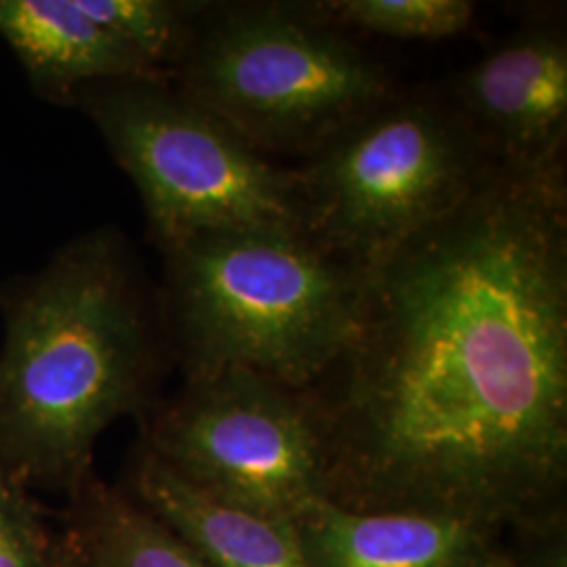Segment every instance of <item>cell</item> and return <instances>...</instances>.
Segmentation results:
<instances>
[{
	"mask_svg": "<svg viewBox=\"0 0 567 567\" xmlns=\"http://www.w3.org/2000/svg\"><path fill=\"white\" fill-rule=\"evenodd\" d=\"M564 166L492 164L365 269L355 332L305 395L328 501L487 526L543 522L567 482Z\"/></svg>",
	"mask_w": 567,
	"mask_h": 567,
	"instance_id": "cell-1",
	"label": "cell"
},
{
	"mask_svg": "<svg viewBox=\"0 0 567 567\" xmlns=\"http://www.w3.org/2000/svg\"><path fill=\"white\" fill-rule=\"evenodd\" d=\"M0 468L79 486L103 431L147 402L168 344L158 295L103 225L0 282Z\"/></svg>",
	"mask_w": 567,
	"mask_h": 567,
	"instance_id": "cell-2",
	"label": "cell"
},
{
	"mask_svg": "<svg viewBox=\"0 0 567 567\" xmlns=\"http://www.w3.org/2000/svg\"><path fill=\"white\" fill-rule=\"evenodd\" d=\"M163 257L161 313L187 379L244 368L305 391L355 332L365 269L305 229L208 231Z\"/></svg>",
	"mask_w": 567,
	"mask_h": 567,
	"instance_id": "cell-3",
	"label": "cell"
},
{
	"mask_svg": "<svg viewBox=\"0 0 567 567\" xmlns=\"http://www.w3.org/2000/svg\"><path fill=\"white\" fill-rule=\"evenodd\" d=\"M171 84L265 156L309 154L391 97L385 68L309 4H206Z\"/></svg>",
	"mask_w": 567,
	"mask_h": 567,
	"instance_id": "cell-4",
	"label": "cell"
},
{
	"mask_svg": "<svg viewBox=\"0 0 567 567\" xmlns=\"http://www.w3.org/2000/svg\"><path fill=\"white\" fill-rule=\"evenodd\" d=\"M72 107L137 187L161 252L208 231H307L297 168L271 163L171 82L86 84Z\"/></svg>",
	"mask_w": 567,
	"mask_h": 567,
	"instance_id": "cell-5",
	"label": "cell"
},
{
	"mask_svg": "<svg viewBox=\"0 0 567 567\" xmlns=\"http://www.w3.org/2000/svg\"><path fill=\"white\" fill-rule=\"evenodd\" d=\"M492 161L454 107L391 95L297 168L307 231L368 269L463 203Z\"/></svg>",
	"mask_w": 567,
	"mask_h": 567,
	"instance_id": "cell-6",
	"label": "cell"
},
{
	"mask_svg": "<svg viewBox=\"0 0 567 567\" xmlns=\"http://www.w3.org/2000/svg\"><path fill=\"white\" fill-rule=\"evenodd\" d=\"M147 450L231 507L295 524L328 498V456L305 395L244 368L192 377L158 408Z\"/></svg>",
	"mask_w": 567,
	"mask_h": 567,
	"instance_id": "cell-7",
	"label": "cell"
},
{
	"mask_svg": "<svg viewBox=\"0 0 567 567\" xmlns=\"http://www.w3.org/2000/svg\"><path fill=\"white\" fill-rule=\"evenodd\" d=\"M456 112L496 163L564 166L567 39L557 23H532L468 65L454 86Z\"/></svg>",
	"mask_w": 567,
	"mask_h": 567,
	"instance_id": "cell-8",
	"label": "cell"
},
{
	"mask_svg": "<svg viewBox=\"0 0 567 567\" xmlns=\"http://www.w3.org/2000/svg\"><path fill=\"white\" fill-rule=\"evenodd\" d=\"M313 567H489L498 527L429 511H358L328 498L295 522Z\"/></svg>",
	"mask_w": 567,
	"mask_h": 567,
	"instance_id": "cell-9",
	"label": "cell"
},
{
	"mask_svg": "<svg viewBox=\"0 0 567 567\" xmlns=\"http://www.w3.org/2000/svg\"><path fill=\"white\" fill-rule=\"evenodd\" d=\"M0 39L34 95L63 107L86 84L164 81L76 0H0Z\"/></svg>",
	"mask_w": 567,
	"mask_h": 567,
	"instance_id": "cell-10",
	"label": "cell"
},
{
	"mask_svg": "<svg viewBox=\"0 0 567 567\" xmlns=\"http://www.w3.org/2000/svg\"><path fill=\"white\" fill-rule=\"evenodd\" d=\"M140 503L210 567H313L295 524L231 507L185 482L147 447L135 465Z\"/></svg>",
	"mask_w": 567,
	"mask_h": 567,
	"instance_id": "cell-11",
	"label": "cell"
},
{
	"mask_svg": "<svg viewBox=\"0 0 567 567\" xmlns=\"http://www.w3.org/2000/svg\"><path fill=\"white\" fill-rule=\"evenodd\" d=\"M82 547L97 567H210L147 508L97 489L86 508Z\"/></svg>",
	"mask_w": 567,
	"mask_h": 567,
	"instance_id": "cell-12",
	"label": "cell"
},
{
	"mask_svg": "<svg viewBox=\"0 0 567 567\" xmlns=\"http://www.w3.org/2000/svg\"><path fill=\"white\" fill-rule=\"evenodd\" d=\"M93 21L126 44L161 79L175 65L208 2L182 0H76Z\"/></svg>",
	"mask_w": 567,
	"mask_h": 567,
	"instance_id": "cell-13",
	"label": "cell"
},
{
	"mask_svg": "<svg viewBox=\"0 0 567 567\" xmlns=\"http://www.w3.org/2000/svg\"><path fill=\"white\" fill-rule=\"evenodd\" d=\"M330 25L402 41H440L465 32L475 16L468 0H332L311 2Z\"/></svg>",
	"mask_w": 567,
	"mask_h": 567,
	"instance_id": "cell-14",
	"label": "cell"
},
{
	"mask_svg": "<svg viewBox=\"0 0 567 567\" xmlns=\"http://www.w3.org/2000/svg\"><path fill=\"white\" fill-rule=\"evenodd\" d=\"M51 545L25 484L0 468V567H49Z\"/></svg>",
	"mask_w": 567,
	"mask_h": 567,
	"instance_id": "cell-15",
	"label": "cell"
},
{
	"mask_svg": "<svg viewBox=\"0 0 567 567\" xmlns=\"http://www.w3.org/2000/svg\"><path fill=\"white\" fill-rule=\"evenodd\" d=\"M49 567H97L89 557L86 548L82 547L81 538H68L51 547Z\"/></svg>",
	"mask_w": 567,
	"mask_h": 567,
	"instance_id": "cell-16",
	"label": "cell"
},
{
	"mask_svg": "<svg viewBox=\"0 0 567 567\" xmlns=\"http://www.w3.org/2000/svg\"><path fill=\"white\" fill-rule=\"evenodd\" d=\"M515 567H567L566 543L555 536L553 540L538 548L524 566Z\"/></svg>",
	"mask_w": 567,
	"mask_h": 567,
	"instance_id": "cell-17",
	"label": "cell"
},
{
	"mask_svg": "<svg viewBox=\"0 0 567 567\" xmlns=\"http://www.w3.org/2000/svg\"><path fill=\"white\" fill-rule=\"evenodd\" d=\"M489 567H515V564H513V561H511V559H508L507 555H505V557H503V559H498V561H496V564H494V566H489Z\"/></svg>",
	"mask_w": 567,
	"mask_h": 567,
	"instance_id": "cell-18",
	"label": "cell"
}]
</instances>
